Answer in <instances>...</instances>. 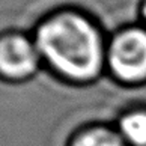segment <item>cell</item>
I'll return each instance as SVG.
<instances>
[{"label": "cell", "instance_id": "cell-1", "mask_svg": "<svg viewBox=\"0 0 146 146\" xmlns=\"http://www.w3.org/2000/svg\"><path fill=\"white\" fill-rule=\"evenodd\" d=\"M42 65L72 84H89L106 71L107 41L100 26L77 9L44 17L33 30Z\"/></svg>", "mask_w": 146, "mask_h": 146}, {"label": "cell", "instance_id": "cell-6", "mask_svg": "<svg viewBox=\"0 0 146 146\" xmlns=\"http://www.w3.org/2000/svg\"><path fill=\"white\" fill-rule=\"evenodd\" d=\"M140 18H142V24L146 27V0H142L140 3Z\"/></svg>", "mask_w": 146, "mask_h": 146}, {"label": "cell", "instance_id": "cell-4", "mask_svg": "<svg viewBox=\"0 0 146 146\" xmlns=\"http://www.w3.org/2000/svg\"><path fill=\"white\" fill-rule=\"evenodd\" d=\"M115 128L127 146H146V109L134 107L123 111Z\"/></svg>", "mask_w": 146, "mask_h": 146}, {"label": "cell", "instance_id": "cell-5", "mask_svg": "<svg viewBox=\"0 0 146 146\" xmlns=\"http://www.w3.org/2000/svg\"><path fill=\"white\" fill-rule=\"evenodd\" d=\"M68 146H127L115 127L95 123L75 133Z\"/></svg>", "mask_w": 146, "mask_h": 146}, {"label": "cell", "instance_id": "cell-3", "mask_svg": "<svg viewBox=\"0 0 146 146\" xmlns=\"http://www.w3.org/2000/svg\"><path fill=\"white\" fill-rule=\"evenodd\" d=\"M42 59L33 35L3 32L0 35V78L9 83H23L35 77Z\"/></svg>", "mask_w": 146, "mask_h": 146}, {"label": "cell", "instance_id": "cell-2", "mask_svg": "<svg viewBox=\"0 0 146 146\" xmlns=\"http://www.w3.org/2000/svg\"><path fill=\"white\" fill-rule=\"evenodd\" d=\"M106 71L125 86L146 83V27L143 24L125 26L107 41Z\"/></svg>", "mask_w": 146, "mask_h": 146}]
</instances>
